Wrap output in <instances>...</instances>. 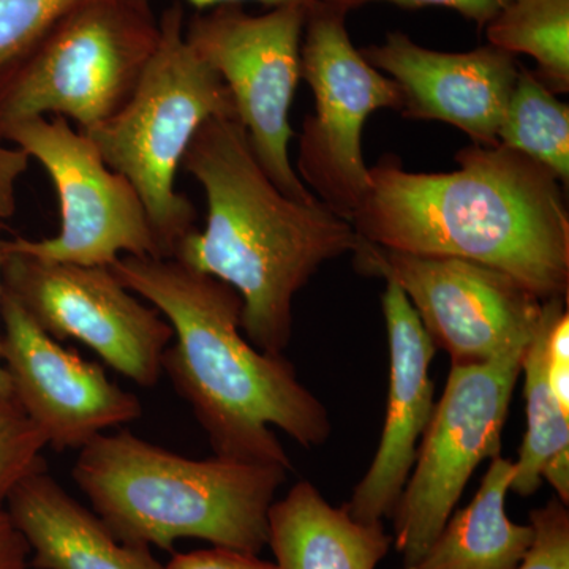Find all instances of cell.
<instances>
[{"label":"cell","mask_w":569,"mask_h":569,"mask_svg":"<svg viewBox=\"0 0 569 569\" xmlns=\"http://www.w3.org/2000/svg\"><path fill=\"white\" fill-rule=\"evenodd\" d=\"M449 173L407 171L387 156L351 224L395 252L451 257L511 276L541 301L569 296V212L548 168L505 148L471 144Z\"/></svg>","instance_id":"6da1fadb"},{"label":"cell","mask_w":569,"mask_h":569,"mask_svg":"<svg viewBox=\"0 0 569 569\" xmlns=\"http://www.w3.org/2000/svg\"><path fill=\"white\" fill-rule=\"evenodd\" d=\"M110 269L173 329L163 372L192 408L213 455L291 471L274 429L305 448L326 443L328 410L283 355L263 353L242 335V301L230 284L174 258L126 254Z\"/></svg>","instance_id":"7a4b0ae2"},{"label":"cell","mask_w":569,"mask_h":569,"mask_svg":"<svg viewBox=\"0 0 569 569\" xmlns=\"http://www.w3.org/2000/svg\"><path fill=\"white\" fill-rule=\"evenodd\" d=\"M181 167L203 189L208 213L176 247L174 260L230 284L242 301L241 331L268 355L293 335L296 295L321 266L358 249L353 224L320 200L277 189L238 119L203 123Z\"/></svg>","instance_id":"3957f363"},{"label":"cell","mask_w":569,"mask_h":569,"mask_svg":"<svg viewBox=\"0 0 569 569\" xmlns=\"http://www.w3.org/2000/svg\"><path fill=\"white\" fill-rule=\"evenodd\" d=\"M287 468L176 455L121 430L80 449L74 482L119 541L173 550L178 539L260 556Z\"/></svg>","instance_id":"277c9868"},{"label":"cell","mask_w":569,"mask_h":569,"mask_svg":"<svg viewBox=\"0 0 569 569\" xmlns=\"http://www.w3.org/2000/svg\"><path fill=\"white\" fill-rule=\"evenodd\" d=\"M159 24V43L129 102L108 121L80 132L111 170L132 183L162 258H171L197 230V208L176 190L183 156L203 123L238 118L222 78L186 39L182 3L164 9Z\"/></svg>","instance_id":"5b68a950"},{"label":"cell","mask_w":569,"mask_h":569,"mask_svg":"<svg viewBox=\"0 0 569 569\" xmlns=\"http://www.w3.org/2000/svg\"><path fill=\"white\" fill-rule=\"evenodd\" d=\"M149 0H88L52 31L0 93V129L58 118L88 130L137 89L159 43Z\"/></svg>","instance_id":"8992f818"},{"label":"cell","mask_w":569,"mask_h":569,"mask_svg":"<svg viewBox=\"0 0 569 569\" xmlns=\"http://www.w3.org/2000/svg\"><path fill=\"white\" fill-rule=\"evenodd\" d=\"M348 11L328 0L307 9L301 78L316 99L299 134V179L321 203L351 223L370 189L362 132L378 110L400 111L399 88L367 62L347 29Z\"/></svg>","instance_id":"52a82bcc"},{"label":"cell","mask_w":569,"mask_h":569,"mask_svg":"<svg viewBox=\"0 0 569 569\" xmlns=\"http://www.w3.org/2000/svg\"><path fill=\"white\" fill-rule=\"evenodd\" d=\"M312 3L276 7L261 14L222 6L197 11L186 22L187 41L222 78L264 173L299 203L318 200L290 159V110L301 80L302 33Z\"/></svg>","instance_id":"ba28073f"},{"label":"cell","mask_w":569,"mask_h":569,"mask_svg":"<svg viewBox=\"0 0 569 569\" xmlns=\"http://www.w3.org/2000/svg\"><path fill=\"white\" fill-rule=\"evenodd\" d=\"M523 355L526 350H519L485 365L451 366L391 516L392 545L402 556V567L425 556L477 468L501 456V437Z\"/></svg>","instance_id":"9c48e42d"},{"label":"cell","mask_w":569,"mask_h":569,"mask_svg":"<svg viewBox=\"0 0 569 569\" xmlns=\"http://www.w3.org/2000/svg\"><path fill=\"white\" fill-rule=\"evenodd\" d=\"M0 138L43 167L61 206L58 236L2 241L7 250L56 263L104 268H111L121 253L162 258L140 194L67 119H24L3 126Z\"/></svg>","instance_id":"30bf717a"},{"label":"cell","mask_w":569,"mask_h":569,"mask_svg":"<svg viewBox=\"0 0 569 569\" xmlns=\"http://www.w3.org/2000/svg\"><path fill=\"white\" fill-rule=\"evenodd\" d=\"M353 254L359 271L391 280L406 293L451 366L485 365L527 350L537 335L545 301L498 269L462 258L395 252L361 238Z\"/></svg>","instance_id":"8fae6325"},{"label":"cell","mask_w":569,"mask_h":569,"mask_svg":"<svg viewBox=\"0 0 569 569\" xmlns=\"http://www.w3.org/2000/svg\"><path fill=\"white\" fill-rule=\"evenodd\" d=\"M2 250L3 290L43 331L59 342L77 340L91 348L138 387L159 383L173 329L110 268L39 260L3 246Z\"/></svg>","instance_id":"7c38bea8"},{"label":"cell","mask_w":569,"mask_h":569,"mask_svg":"<svg viewBox=\"0 0 569 569\" xmlns=\"http://www.w3.org/2000/svg\"><path fill=\"white\" fill-rule=\"evenodd\" d=\"M0 358L11 396L58 452L81 449L112 427L137 421L142 403L96 362L48 335L20 302L0 296Z\"/></svg>","instance_id":"4fadbf2b"},{"label":"cell","mask_w":569,"mask_h":569,"mask_svg":"<svg viewBox=\"0 0 569 569\" xmlns=\"http://www.w3.org/2000/svg\"><path fill=\"white\" fill-rule=\"evenodd\" d=\"M361 54L396 82L406 118L449 123L475 144H498L520 70L516 56L489 43L467 52L430 50L403 32H389Z\"/></svg>","instance_id":"5bb4252c"},{"label":"cell","mask_w":569,"mask_h":569,"mask_svg":"<svg viewBox=\"0 0 569 569\" xmlns=\"http://www.w3.org/2000/svg\"><path fill=\"white\" fill-rule=\"evenodd\" d=\"M389 346V392L380 445L346 507L359 522H383L392 512L436 408L430 365L437 348L406 293L391 280L381 296Z\"/></svg>","instance_id":"9a60e30c"},{"label":"cell","mask_w":569,"mask_h":569,"mask_svg":"<svg viewBox=\"0 0 569 569\" xmlns=\"http://www.w3.org/2000/svg\"><path fill=\"white\" fill-rule=\"evenodd\" d=\"M6 511L29 546L33 569H163L151 548L119 541L47 470L26 478Z\"/></svg>","instance_id":"2e32d148"},{"label":"cell","mask_w":569,"mask_h":569,"mask_svg":"<svg viewBox=\"0 0 569 569\" xmlns=\"http://www.w3.org/2000/svg\"><path fill=\"white\" fill-rule=\"evenodd\" d=\"M268 546L279 569H377L392 548L383 522H359L309 481L269 509Z\"/></svg>","instance_id":"e0dca14e"},{"label":"cell","mask_w":569,"mask_h":569,"mask_svg":"<svg viewBox=\"0 0 569 569\" xmlns=\"http://www.w3.org/2000/svg\"><path fill=\"white\" fill-rule=\"evenodd\" d=\"M515 460H490L477 496L452 512L425 556L400 569H518L535 541L531 523L507 515Z\"/></svg>","instance_id":"ac0fdd59"},{"label":"cell","mask_w":569,"mask_h":569,"mask_svg":"<svg viewBox=\"0 0 569 569\" xmlns=\"http://www.w3.org/2000/svg\"><path fill=\"white\" fill-rule=\"evenodd\" d=\"M568 309V299L542 302V317L537 335L522 359L526 376L527 429L515 460L512 492L531 497L548 481L557 498L569 505V415L561 410L548 378V337L553 318Z\"/></svg>","instance_id":"d6986e66"},{"label":"cell","mask_w":569,"mask_h":569,"mask_svg":"<svg viewBox=\"0 0 569 569\" xmlns=\"http://www.w3.org/2000/svg\"><path fill=\"white\" fill-rule=\"evenodd\" d=\"M485 29L492 47L533 59L550 91H569V0H508Z\"/></svg>","instance_id":"ffe728a7"},{"label":"cell","mask_w":569,"mask_h":569,"mask_svg":"<svg viewBox=\"0 0 569 569\" xmlns=\"http://www.w3.org/2000/svg\"><path fill=\"white\" fill-rule=\"evenodd\" d=\"M535 71L520 67L498 144L548 168L561 186H569V107L557 99Z\"/></svg>","instance_id":"44dd1931"},{"label":"cell","mask_w":569,"mask_h":569,"mask_svg":"<svg viewBox=\"0 0 569 569\" xmlns=\"http://www.w3.org/2000/svg\"><path fill=\"white\" fill-rule=\"evenodd\" d=\"M88 0H0V93L69 14Z\"/></svg>","instance_id":"7402d4cb"},{"label":"cell","mask_w":569,"mask_h":569,"mask_svg":"<svg viewBox=\"0 0 569 569\" xmlns=\"http://www.w3.org/2000/svg\"><path fill=\"white\" fill-rule=\"evenodd\" d=\"M47 438L14 399L0 397V511L26 478L47 470Z\"/></svg>","instance_id":"603a6c76"},{"label":"cell","mask_w":569,"mask_h":569,"mask_svg":"<svg viewBox=\"0 0 569 569\" xmlns=\"http://www.w3.org/2000/svg\"><path fill=\"white\" fill-rule=\"evenodd\" d=\"M535 541L518 569H569V511L552 497L530 512Z\"/></svg>","instance_id":"cb8c5ba5"},{"label":"cell","mask_w":569,"mask_h":569,"mask_svg":"<svg viewBox=\"0 0 569 569\" xmlns=\"http://www.w3.org/2000/svg\"><path fill=\"white\" fill-rule=\"evenodd\" d=\"M328 2L336 3L347 11L367 3H391L407 10L443 7V9L458 11L467 20L473 21L479 29H485L496 18L498 11L503 9L508 0H328Z\"/></svg>","instance_id":"d4e9b609"},{"label":"cell","mask_w":569,"mask_h":569,"mask_svg":"<svg viewBox=\"0 0 569 569\" xmlns=\"http://www.w3.org/2000/svg\"><path fill=\"white\" fill-rule=\"evenodd\" d=\"M163 569H279L272 561L261 560L254 553L216 548L176 553Z\"/></svg>","instance_id":"484cf974"},{"label":"cell","mask_w":569,"mask_h":569,"mask_svg":"<svg viewBox=\"0 0 569 569\" xmlns=\"http://www.w3.org/2000/svg\"><path fill=\"white\" fill-rule=\"evenodd\" d=\"M31 159L21 149L9 148L0 138V223L17 213L18 182L28 171Z\"/></svg>","instance_id":"4316f807"},{"label":"cell","mask_w":569,"mask_h":569,"mask_svg":"<svg viewBox=\"0 0 569 569\" xmlns=\"http://www.w3.org/2000/svg\"><path fill=\"white\" fill-rule=\"evenodd\" d=\"M29 546L14 529L6 509L0 511V569H31Z\"/></svg>","instance_id":"83f0119b"},{"label":"cell","mask_w":569,"mask_h":569,"mask_svg":"<svg viewBox=\"0 0 569 569\" xmlns=\"http://www.w3.org/2000/svg\"><path fill=\"white\" fill-rule=\"evenodd\" d=\"M186 2L197 11H206L222 6H241L242 2H257L268 7V9H276V7L291 6V3L309 6L313 0H186Z\"/></svg>","instance_id":"f1b7e54d"},{"label":"cell","mask_w":569,"mask_h":569,"mask_svg":"<svg viewBox=\"0 0 569 569\" xmlns=\"http://www.w3.org/2000/svg\"><path fill=\"white\" fill-rule=\"evenodd\" d=\"M2 266H3L2 223H0V296H2V291H3ZM0 397H2V399H13V396H11V385H10L9 373H7L6 367H3V365H2V358H0Z\"/></svg>","instance_id":"f546056e"}]
</instances>
